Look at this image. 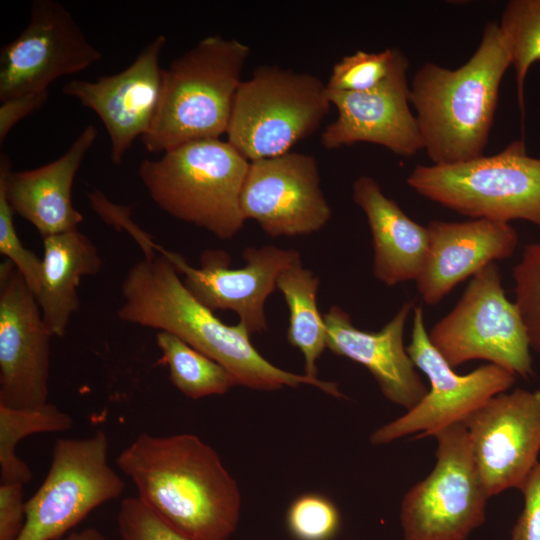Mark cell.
Instances as JSON below:
<instances>
[{
  "instance_id": "484cf974",
  "label": "cell",
  "mask_w": 540,
  "mask_h": 540,
  "mask_svg": "<svg viewBox=\"0 0 540 540\" xmlns=\"http://www.w3.org/2000/svg\"><path fill=\"white\" fill-rule=\"evenodd\" d=\"M156 344L162 354L160 362L167 365L172 384L186 397L197 400L222 395L237 385L225 367L179 337L159 331Z\"/></svg>"
},
{
  "instance_id": "2e32d148",
  "label": "cell",
  "mask_w": 540,
  "mask_h": 540,
  "mask_svg": "<svg viewBox=\"0 0 540 540\" xmlns=\"http://www.w3.org/2000/svg\"><path fill=\"white\" fill-rule=\"evenodd\" d=\"M34 292L15 265L0 264V405L47 403L50 340Z\"/></svg>"
},
{
  "instance_id": "7402d4cb",
  "label": "cell",
  "mask_w": 540,
  "mask_h": 540,
  "mask_svg": "<svg viewBox=\"0 0 540 540\" xmlns=\"http://www.w3.org/2000/svg\"><path fill=\"white\" fill-rule=\"evenodd\" d=\"M352 198L371 231L374 277L387 286L416 281L428 252L427 227L409 218L370 176L354 181Z\"/></svg>"
},
{
  "instance_id": "7c38bea8",
  "label": "cell",
  "mask_w": 540,
  "mask_h": 540,
  "mask_svg": "<svg viewBox=\"0 0 540 540\" xmlns=\"http://www.w3.org/2000/svg\"><path fill=\"white\" fill-rule=\"evenodd\" d=\"M101 59V52L64 5L34 0L27 26L1 48L0 101L48 91L56 79L83 71Z\"/></svg>"
},
{
  "instance_id": "e575fe53",
  "label": "cell",
  "mask_w": 540,
  "mask_h": 540,
  "mask_svg": "<svg viewBox=\"0 0 540 540\" xmlns=\"http://www.w3.org/2000/svg\"><path fill=\"white\" fill-rule=\"evenodd\" d=\"M23 484H0V540H17L26 520Z\"/></svg>"
},
{
  "instance_id": "f546056e",
  "label": "cell",
  "mask_w": 540,
  "mask_h": 540,
  "mask_svg": "<svg viewBox=\"0 0 540 540\" xmlns=\"http://www.w3.org/2000/svg\"><path fill=\"white\" fill-rule=\"evenodd\" d=\"M341 517L336 505L319 493H305L291 503L286 525L295 540H332Z\"/></svg>"
},
{
  "instance_id": "8992f818",
  "label": "cell",
  "mask_w": 540,
  "mask_h": 540,
  "mask_svg": "<svg viewBox=\"0 0 540 540\" xmlns=\"http://www.w3.org/2000/svg\"><path fill=\"white\" fill-rule=\"evenodd\" d=\"M406 183L421 196L473 219L524 220L540 228V158L523 140L448 165H417Z\"/></svg>"
},
{
  "instance_id": "ac0fdd59",
  "label": "cell",
  "mask_w": 540,
  "mask_h": 540,
  "mask_svg": "<svg viewBox=\"0 0 540 540\" xmlns=\"http://www.w3.org/2000/svg\"><path fill=\"white\" fill-rule=\"evenodd\" d=\"M409 61L402 53L389 77L366 92L327 91L336 119L321 134L326 149L356 143L383 146L394 154L411 157L423 150L415 114L411 111Z\"/></svg>"
},
{
  "instance_id": "e0dca14e",
  "label": "cell",
  "mask_w": 540,
  "mask_h": 540,
  "mask_svg": "<svg viewBox=\"0 0 540 540\" xmlns=\"http://www.w3.org/2000/svg\"><path fill=\"white\" fill-rule=\"evenodd\" d=\"M164 35L156 36L124 70L95 81L71 80L62 91L94 111L102 121L111 143L110 157L121 164L137 138L149 130L156 114L162 88L160 54Z\"/></svg>"
},
{
  "instance_id": "4dcf8cb0",
  "label": "cell",
  "mask_w": 540,
  "mask_h": 540,
  "mask_svg": "<svg viewBox=\"0 0 540 540\" xmlns=\"http://www.w3.org/2000/svg\"><path fill=\"white\" fill-rule=\"evenodd\" d=\"M122 540H190L165 522L138 496L125 498L117 515Z\"/></svg>"
},
{
  "instance_id": "836d02e7",
  "label": "cell",
  "mask_w": 540,
  "mask_h": 540,
  "mask_svg": "<svg viewBox=\"0 0 540 540\" xmlns=\"http://www.w3.org/2000/svg\"><path fill=\"white\" fill-rule=\"evenodd\" d=\"M524 505L510 540H540V461L520 488Z\"/></svg>"
},
{
  "instance_id": "3957f363",
  "label": "cell",
  "mask_w": 540,
  "mask_h": 540,
  "mask_svg": "<svg viewBox=\"0 0 540 540\" xmlns=\"http://www.w3.org/2000/svg\"><path fill=\"white\" fill-rule=\"evenodd\" d=\"M511 56L498 22H488L473 55L460 67L427 62L414 74L410 103L432 164L448 165L483 155L500 83Z\"/></svg>"
},
{
  "instance_id": "8fae6325",
  "label": "cell",
  "mask_w": 540,
  "mask_h": 540,
  "mask_svg": "<svg viewBox=\"0 0 540 540\" xmlns=\"http://www.w3.org/2000/svg\"><path fill=\"white\" fill-rule=\"evenodd\" d=\"M407 353L415 367L428 378L431 388L404 415L373 431L370 441L383 445L404 436L416 439L433 436L437 431L465 419L493 396L511 388L516 375L494 364L481 366L468 374H457L432 345L421 306L414 308L413 327Z\"/></svg>"
},
{
  "instance_id": "d6986e66",
  "label": "cell",
  "mask_w": 540,
  "mask_h": 540,
  "mask_svg": "<svg viewBox=\"0 0 540 540\" xmlns=\"http://www.w3.org/2000/svg\"><path fill=\"white\" fill-rule=\"evenodd\" d=\"M412 309L411 301L404 302L377 332L358 329L349 313L338 306H331L323 315L327 349L364 366L383 396L407 411L428 392L403 342L405 324Z\"/></svg>"
},
{
  "instance_id": "f1b7e54d",
  "label": "cell",
  "mask_w": 540,
  "mask_h": 540,
  "mask_svg": "<svg viewBox=\"0 0 540 540\" xmlns=\"http://www.w3.org/2000/svg\"><path fill=\"white\" fill-rule=\"evenodd\" d=\"M515 305L524 324L531 350L540 354V241L524 247L512 271Z\"/></svg>"
},
{
  "instance_id": "ffe728a7",
  "label": "cell",
  "mask_w": 540,
  "mask_h": 540,
  "mask_svg": "<svg viewBox=\"0 0 540 540\" xmlns=\"http://www.w3.org/2000/svg\"><path fill=\"white\" fill-rule=\"evenodd\" d=\"M426 227L428 252L416 284L427 305L441 302L486 265L512 256L518 244L516 230L506 222L432 220Z\"/></svg>"
},
{
  "instance_id": "d4e9b609",
  "label": "cell",
  "mask_w": 540,
  "mask_h": 540,
  "mask_svg": "<svg viewBox=\"0 0 540 540\" xmlns=\"http://www.w3.org/2000/svg\"><path fill=\"white\" fill-rule=\"evenodd\" d=\"M72 417L52 403L30 408L0 405V479L1 483L25 485L32 479L29 466L16 454L18 443L36 433L70 430Z\"/></svg>"
},
{
  "instance_id": "603a6c76",
  "label": "cell",
  "mask_w": 540,
  "mask_h": 540,
  "mask_svg": "<svg viewBox=\"0 0 540 540\" xmlns=\"http://www.w3.org/2000/svg\"><path fill=\"white\" fill-rule=\"evenodd\" d=\"M43 248L42 280L36 298L52 336L62 337L79 309L81 279L97 274L102 259L96 246L78 229L44 238Z\"/></svg>"
},
{
  "instance_id": "6da1fadb",
  "label": "cell",
  "mask_w": 540,
  "mask_h": 540,
  "mask_svg": "<svg viewBox=\"0 0 540 540\" xmlns=\"http://www.w3.org/2000/svg\"><path fill=\"white\" fill-rule=\"evenodd\" d=\"M117 317L130 324L171 333L225 367L237 385L274 391L311 385L342 398L336 382L286 371L252 345L247 329L227 325L186 289L174 265L161 253L135 263L121 284Z\"/></svg>"
},
{
  "instance_id": "30bf717a",
  "label": "cell",
  "mask_w": 540,
  "mask_h": 540,
  "mask_svg": "<svg viewBox=\"0 0 540 540\" xmlns=\"http://www.w3.org/2000/svg\"><path fill=\"white\" fill-rule=\"evenodd\" d=\"M436 464L404 495V540H467L486 518L487 496L472 459L464 423L437 431Z\"/></svg>"
},
{
  "instance_id": "4316f807",
  "label": "cell",
  "mask_w": 540,
  "mask_h": 540,
  "mask_svg": "<svg viewBox=\"0 0 540 540\" xmlns=\"http://www.w3.org/2000/svg\"><path fill=\"white\" fill-rule=\"evenodd\" d=\"M498 25L510 52L518 103L523 112L526 76L531 66L540 61V0L508 1Z\"/></svg>"
},
{
  "instance_id": "4fadbf2b",
  "label": "cell",
  "mask_w": 540,
  "mask_h": 540,
  "mask_svg": "<svg viewBox=\"0 0 540 540\" xmlns=\"http://www.w3.org/2000/svg\"><path fill=\"white\" fill-rule=\"evenodd\" d=\"M463 423L487 498L520 490L539 462L540 389L499 393Z\"/></svg>"
},
{
  "instance_id": "1f68e13d",
  "label": "cell",
  "mask_w": 540,
  "mask_h": 540,
  "mask_svg": "<svg viewBox=\"0 0 540 540\" xmlns=\"http://www.w3.org/2000/svg\"><path fill=\"white\" fill-rule=\"evenodd\" d=\"M13 215L14 212L0 189V253L15 265L37 296L42 280V259L23 246L14 226Z\"/></svg>"
},
{
  "instance_id": "44dd1931",
  "label": "cell",
  "mask_w": 540,
  "mask_h": 540,
  "mask_svg": "<svg viewBox=\"0 0 540 540\" xmlns=\"http://www.w3.org/2000/svg\"><path fill=\"white\" fill-rule=\"evenodd\" d=\"M97 137L87 125L67 151L35 169L14 171L6 154L0 157V189L14 214L30 222L42 238L76 230L82 214L72 203L74 178Z\"/></svg>"
},
{
  "instance_id": "d6a6232c",
  "label": "cell",
  "mask_w": 540,
  "mask_h": 540,
  "mask_svg": "<svg viewBox=\"0 0 540 540\" xmlns=\"http://www.w3.org/2000/svg\"><path fill=\"white\" fill-rule=\"evenodd\" d=\"M91 207L108 224L126 230L139 244L145 258L156 254L155 242L131 219V208L111 202L102 192L93 190L88 194Z\"/></svg>"
},
{
  "instance_id": "9a60e30c",
  "label": "cell",
  "mask_w": 540,
  "mask_h": 540,
  "mask_svg": "<svg viewBox=\"0 0 540 540\" xmlns=\"http://www.w3.org/2000/svg\"><path fill=\"white\" fill-rule=\"evenodd\" d=\"M155 249L184 276V286L197 301L213 312L233 311L250 335L267 330L266 299L275 290L282 271L301 260L294 249L266 245L247 247L242 254L246 261L242 268H230V257L222 250L203 252L201 266L195 268L179 253L157 244Z\"/></svg>"
},
{
  "instance_id": "7a4b0ae2",
  "label": "cell",
  "mask_w": 540,
  "mask_h": 540,
  "mask_svg": "<svg viewBox=\"0 0 540 540\" xmlns=\"http://www.w3.org/2000/svg\"><path fill=\"white\" fill-rule=\"evenodd\" d=\"M138 497L190 540H227L241 494L218 453L198 436L141 433L116 458Z\"/></svg>"
},
{
  "instance_id": "52a82bcc",
  "label": "cell",
  "mask_w": 540,
  "mask_h": 540,
  "mask_svg": "<svg viewBox=\"0 0 540 540\" xmlns=\"http://www.w3.org/2000/svg\"><path fill=\"white\" fill-rule=\"evenodd\" d=\"M326 84L278 66L257 67L235 96L227 141L249 162L290 152L329 113Z\"/></svg>"
},
{
  "instance_id": "277c9868",
  "label": "cell",
  "mask_w": 540,
  "mask_h": 540,
  "mask_svg": "<svg viewBox=\"0 0 540 540\" xmlns=\"http://www.w3.org/2000/svg\"><path fill=\"white\" fill-rule=\"evenodd\" d=\"M249 55L245 43L212 35L163 69L159 105L141 138L146 150L164 153L226 134Z\"/></svg>"
},
{
  "instance_id": "5b68a950",
  "label": "cell",
  "mask_w": 540,
  "mask_h": 540,
  "mask_svg": "<svg viewBox=\"0 0 540 540\" xmlns=\"http://www.w3.org/2000/svg\"><path fill=\"white\" fill-rule=\"evenodd\" d=\"M249 164L228 141L207 139L142 160L138 175L165 213L228 240L245 222L240 195Z\"/></svg>"
},
{
  "instance_id": "5bb4252c",
  "label": "cell",
  "mask_w": 540,
  "mask_h": 540,
  "mask_svg": "<svg viewBox=\"0 0 540 540\" xmlns=\"http://www.w3.org/2000/svg\"><path fill=\"white\" fill-rule=\"evenodd\" d=\"M320 183L312 155L290 151L251 161L240 195L243 217L273 238L317 232L331 217Z\"/></svg>"
},
{
  "instance_id": "ba28073f",
  "label": "cell",
  "mask_w": 540,
  "mask_h": 540,
  "mask_svg": "<svg viewBox=\"0 0 540 540\" xmlns=\"http://www.w3.org/2000/svg\"><path fill=\"white\" fill-rule=\"evenodd\" d=\"M428 336L452 368L479 359L525 379L534 375L524 324L506 297L495 262L472 277L456 306Z\"/></svg>"
},
{
  "instance_id": "cb8c5ba5",
  "label": "cell",
  "mask_w": 540,
  "mask_h": 540,
  "mask_svg": "<svg viewBox=\"0 0 540 540\" xmlns=\"http://www.w3.org/2000/svg\"><path fill=\"white\" fill-rule=\"evenodd\" d=\"M320 280L297 261L279 275L276 288L289 309L286 338L297 348L305 361V375L318 378L317 361L326 347V328L317 306Z\"/></svg>"
},
{
  "instance_id": "9c48e42d",
  "label": "cell",
  "mask_w": 540,
  "mask_h": 540,
  "mask_svg": "<svg viewBox=\"0 0 540 540\" xmlns=\"http://www.w3.org/2000/svg\"><path fill=\"white\" fill-rule=\"evenodd\" d=\"M105 432L60 438L48 473L26 502V520L17 540H58L100 505L118 498L125 483L108 463Z\"/></svg>"
},
{
  "instance_id": "8d00e7d4",
  "label": "cell",
  "mask_w": 540,
  "mask_h": 540,
  "mask_svg": "<svg viewBox=\"0 0 540 540\" xmlns=\"http://www.w3.org/2000/svg\"><path fill=\"white\" fill-rule=\"evenodd\" d=\"M58 540H106L104 535L96 528H86L79 532L71 533Z\"/></svg>"
},
{
  "instance_id": "83f0119b",
  "label": "cell",
  "mask_w": 540,
  "mask_h": 540,
  "mask_svg": "<svg viewBox=\"0 0 540 540\" xmlns=\"http://www.w3.org/2000/svg\"><path fill=\"white\" fill-rule=\"evenodd\" d=\"M402 52L387 48L378 52L357 50L336 62L326 83L327 91L366 92L384 82Z\"/></svg>"
},
{
  "instance_id": "d590c367",
  "label": "cell",
  "mask_w": 540,
  "mask_h": 540,
  "mask_svg": "<svg viewBox=\"0 0 540 540\" xmlns=\"http://www.w3.org/2000/svg\"><path fill=\"white\" fill-rule=\"evenodd\" d=\"M48 91L36 92L13 98L0 106V143L10 130L23 118L40 108L47 100Z\"/></svg>"
}]
</instances>
